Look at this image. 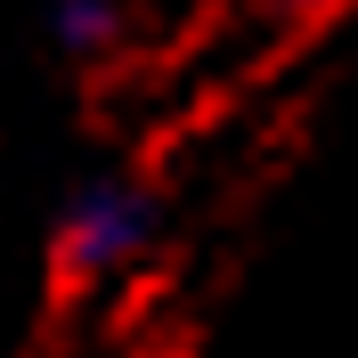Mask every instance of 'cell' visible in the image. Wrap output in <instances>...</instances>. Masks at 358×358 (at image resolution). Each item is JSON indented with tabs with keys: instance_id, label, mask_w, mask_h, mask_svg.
<instances>
[{
	"instance_id": "obj_1",
	"label": "cell",
	"mask_w": 358,
	"mask_h": 358,
	"mask_svg": "<svg viewBox=\"0 0 358 358\" xmlns=\"http://www.w3.org/2000/svg\"><path fill=\"white\" fill-rule=\"evenodd\" d=\"M147 245H155V196L138 179H90V187H73L66 220H57V277L98 285L114 268H131Z\"/></svg>"
},
{
	"instance_id": "obj_3",
	"label": "cell",
	"mask_w": 358,
	"mask_h": 358,
	"mask_svg": "<svg viewBox=\"0 0 358 358\" xmlns=\"http://www.w3.org/2000/svg\"><path fill=\"white\" fill-rule=\"evenodd\" d=\"M293 8H301V17H317V8H334V0H293Z\"/></svg>"
},
{
	"instance_id": "obj_2",
	"label": "cell",
	"mask_w": 358,
	"mask_h": 358,
	"mask_svg": "<svg viewBox=\"0 0 358 358\" xmlns=\"http://www.w3.org/2000/svg\"><path fill=\"white\" fill-rule=\"evenodd\" d=\"M114 41V0H57V49L90 57Z\"/></svg>"
}]
</instances>
